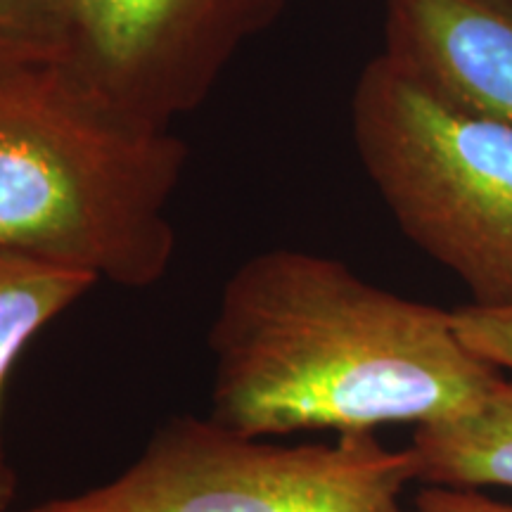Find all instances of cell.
<instances>
[{
    "mask_svg": "<svg viewBox=\"0 0 512 512\" xmlns=\"http://www.w3.org/2000/svg\"><path fill=\"white\" fill-rule=\"evenodd\" d=\"M451 316L467 349L498 370H512V306L479 309L467 304L451 311Z\"/></svg>",
    "mask_w": 512,
    "mask_h": 512,
    "instance_id": "obj_10",
    "label": "cell"
},
{
    "mask_svg": "<svg viewBox=\"0 0 512 512\" xmlns=\"http://www.w3.org/2000/svg\"><path fill=\"white\" fill-rule=\"evenodd\" d=\"M100 280L55 261L0 247V406L19 354L57 316L72 309ZM15 498V472L0 439V512Z\"/></svg>",
    "mask_w": 512,
    "mask_h": 512,
    "instance_id": "obj_8",
    "label": "cell"
},
{
    "mask_svg": "<svg viewBox=\"0 0 512 512\" xmlns=\"http://www.w3.org/2000/svg\"><path fill=\"white\" fill-rule=\"evenodd\" d=\"M411 448L375 432L278 446L211 418H174L112 482L55 498L43 512H418Z\"/></svg>",
    "mask_w": 512,
    "mask_h": 512,
    "instance_id": "obj_4",
    "label": "cell"
},
{
    "mask_svg": "<svg viewBox=\"0 0 512 512\" xmlns=\"http://www.w3.org/2000/svg\"><path fill=\"white\" fill-rule=\"evenodd\" d=\"M67 0H0V72L64 64Z\"/></svg>",
    "mask_w": 512,
    "mask_h": 512,
    "instance_id": "obj_9",
    "label": "cell"
},
{
    "mask_svg": "<svg viewBox=\"0 0 512 512\" xmlns=\"http://www.w3.org/2000/svg\"><path fill=\"white\" fill-rule=\"evenodd\" d=\"M290 0H67L64 67L128 117L169 128Z\"/></svg>",
    "mask_w": 512,
    "mask_h": 512,
    "instance_id": "obj_5",
    "label": "cell"
},
{
    "mask_svg": "<svg viewBox=\"0 0 512 512\" xmlns=\"http://www.w3.org/2000/svg\"><path fill=\"white\" fill-rule=\"evenodd\" d=\"M8 512H10V510H8ZM22 512H43V510H41V505H38V508H31V510H22Z\"/></svg>",
    "mask_w": 512,
    "mask_h": 512,
    "instance_id": "obj_12",
    "label": "cell"
},
{
    "mask_svg": "<svg viewBox=\"0 0 512 512\" xmlns=\"http://www.w3.org/2000/svg\"><path fill=\"white\" fill-rule=\"evenodd\" d=\"M209 349V418L261 439L418 430L470 411L503 380L465 347L451 311L299 249L261 252L230 275Z\"/></svg>",
    "mask_w": 512,
    "mask_h": 512,
    "instance_id": "obj_1",
    "label": "cell"
},
{
    "mask_svg": "<svg viewBox=\"0 0 512 512\" xmlns=\"http://www.w3.org/2000/svg\"><path fill=\"white\" fill-rule=\"evenodd\" d=\"M384 55L512 126V0H384Z\"/></svg>",
    "mask_w": 512,
    "mask_h": 512,
    "instance_id": "obj_6",
    "label": "cell"
},
{
    "mask_svg": "<svg viewBox=\"0 0 512 512\" xmlns=\"http://www.w3.org/2000/svg\"><path fill=\"white\" fill-rule=\"evenodd\" d=\"M358 157L406 238L470 306H512V126L458 105L377 55L351 98Z\"/></svg>",
    "mask_w": 512,
    "mask_h": 512,
    "instance_id": "obj_3",
    "label": "cell"
},
{
    "mask_svg": "<svg viewBox=\"0 0 512 512\" xmlns=\"http://www.w3.org/2000/svg\"><path fill=\"white\" fill-rule=\"evenodd\" d=\"M413 505L418 512H512L510 503L496 501L479 489L451 486H425Z\"/></svg>",
    "mask_w": 512,
    "mask_h": 512,
    "instance_id": "obj_11",
    "label": "cell"
},
{
    "mask_svg": "<svg viewBox=\"0 0 512 512\" xmlns=\"http://www.w3.org/2000/svg\"><path fill=\"white\" fill-rule=\"evenodd\" d=\"M188 150L64 64L0 72V247L150 287L174 259L169 202Z\"/></svg>",
    "mask_w": 512,
    "mask_h": 512,
    "instance_id": "obj_2",
    "label": "cell"
},
{
    "mask_svg": "<svg viewBox=\"0 0 512 512\" xmlns=\"http://www.w3.org/2000/svg\"><path fill=\"white\" fill-rule=\"evenodd\" d=\"M418 482L451 489H512V380L470 411L418 427L411 441Z\"/></svg>",
    "mask_w": 512,
    "mask_h": 512,
    "instance_id": "obj_7",
    "label": "cell"
}]
</instances>
